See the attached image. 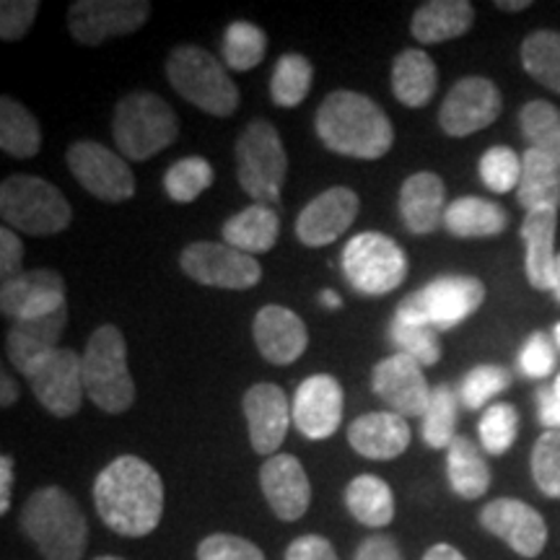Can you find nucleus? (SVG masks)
<instances>
[{"label": "nucleus", "instance_id": "1a4fd4ad", "mask_svg": "<svg viewBox=\"0 0 560 560\" xmlns=\"http://www.w3.org/2000/svg\"><path fill=\"white\" fill-rule=\"evenodd\" d=\"M408 270V252L380 231L355 234L342 249V272L348 283L363 296H384L400 289Z\"/></svg>", "mask_w": 560, "mask_h": 560}, {"label": "nucleus", "instance_id": "c756f323", "mask_svg": "<svg viewBox=\"0 0 560 560\" xmlns=\"http://www.w3.org/2000/svg\"><path fill=\"white\" fill-rule=\"evenodd\" d=\"M439 89L436 62L425 50H402L392 62V91L405 107L420 109L433 100Z\"/></svg>", "mask_w": 560, "mask_h": 560}, {"label": "nucleus", "instance_id": "4c0bfd02", "mask_svg": "<svg viewBox=\"0 0 560 560\" xmlns=\"http://www.w3.org/2000/svg\"><path fill=\"white\" fill-rule=\"evenodd\" d=\"M522 136L529 149L548 153L560 161V109L550 102L535 100L524 104L520 112Z\"/></svg>", "mask_w": 560, "mask_h": 560}, {"label": "nucleus", "instance_id": "20e7f679", "mask_svg": "<svg viewBox=\"0 0 560 560\" xmlns=\"http://www.w3.org/2000/svg\"><path fill=\"white\" fill-rule=\"evenodd\" d=\"M83 389L96 408L120 416L136 402V382L128 369V342L120 327L102 325L83 350Z\"/></svg>", "mask_w": 560, "mask_h": 560}, {"label": "nucleus", "instance_id": "e433bc0d", "mask_svg": "<svg viewBox=\"0 0 560 560\" xmlns=\"http://www.w3.org/2000/svg\"><path fill=\"white\" fill-rule=\"evenodd\" d=\"M314 83V68L312 62L299 52H285L283 58L276 62L270 79V96L278 107H299L301 102L310 96Z\"/></svg>", "mask_w": 560, "mask_h": 560}, {"label": "nucleus", "instance_id": "37998d69", "mask_svg": "<svg viewBox=\"0 0 560 560\" xmlns=\"http://www.w3.org/2000/svg\"><path fill=\"white\" fill-rule=\"evenodd\" d=\"M478 431L482 450L493 454V457H501V454H506L514 446L516 433H520V412H516L514 405L506 402L490 405L482 412Z\"/></svg>", "mask_w": 560, "mask_h": 560}, {"label": "nucleus", "instance_id": "ddd939ff", "mask_svg": "<svg viewBox=\"0 0 560 560\" xmlns=\"http://www.w3.org/2000/svg\"><path fill=\"white\" fill-rule=\"evenodd\" d=\"M151 16L145 0H79L68 9L70 37L96 47L112 37L136 34Z\"/></svg>", "mask_w": 560, "mask_h": 560}, {"label": "nucleus", "instance_id": "473e14b6", "mask_svg": "<svg viewBox=\"0 0 560 560\" xmlns=\"http://www.w3.org/2000/svg\"><path fill=\"white\" fill-rule=\"evenodd\" d=\"M446 478L459 499L475 501L488 493L493 475L480 446L467 436H457L446 450Z\"/></svg>", "mask_w": 560, "mask_h": 560}, {"label": "nucleus", "instance_id": "09e8293b", "mask_svg": "<svg viewBox=\"0 0 560 560\" xmlns=\"http://www.w3.org/2000/svg\"><path fill=\"white\" fill-rule=\"evenodd\" d=\"M37 0H3L0 3V39L19 42L37 19Z\"/></svg>", "mask_w": 560, "mask_h": 560}, {"label": "nucleus", "instance_id": "e2e57ef3", "mask_svg": "<svg viewBox=\"0 0 560 560\" xmlns=\"http://www.w3.org/2000/svg\"><path fill=\"white\" fill-rule=\"evenodd\" d=\"M552 389H556V395L560 397V374H558V380H556V384H552Z\"/></svg>", "mask_w": 560, "mask_h": 560}, {"label": "nucleus", "instance_id": "c9c22d12", "mask_svg": "<svg viewBox=\"0 0 560 560\" xmlns=\"http://www.w3.org/2000/svg\"><path fill=\"white\" fill-rule=\"evenodd\" d=\"M522 66L537 83L560 94V32H532L522 42Z\"/></svg>", "mask_w": 560, "mask_h": 560}, {"label": "nucleus", "instance_id": "0eeeda50", "mask_svg": "<svg viewBox=\"0 0 560 560\" xmlns=\"http://www.w3.org/2000/svg\"><path fill=\"white\" fill-rule=\"evenodd\" d=\"M166 79L185 102L213 117H229L240 107L242 96L226 68L208 50L182 45L166 60Z\"/></svg>", "mask_w": 560, "mask_h": 560}, {"label": "nucleus", "instance_id": "39448f33", "mask_svg": "<svg viewBox=\"0 0 560 560\" xmlns=\"http://www.w3.org/2000/svg\"><path fill=\"white\" fill-rule=\"evenodd\" d=\"M112 136L120 156L149 161L179 138V117L161 96L151 91H136L115 107Z\"/></svg>", "mask_w": 560, "mask_h": 560}, {"label": "nucleus", "instance_id": "6ab92c4d", "mask_svg": "<svg viewBox=\"0 0 560 560\" xmlns=\"http://www.w3.org/2000/svg\"><path fill=\"white\" fill-rule=\"evenodd\" d=\"M342 395L340 382L330 374H314L299 384L296 397L291 402L293 425L301 436L322 441L330 439L342 423Z\"/></svg>", "mask_w": 560, "mask_h": 560}, {"label": "nucleus", "instance_id": "13d9d810", "mask_svg": "<svg viewBox=\"0 0 560 560\" xmlns=\"http://www.w3.org/2000/svg\"><path fill=\"white\" fill-rule=\"evenodd\" d=\"M423 560H467L462 552L454 548V545H446V542H439L433 545V548L425 550Z\"/></svg>", "mask_w": 560, "mask_h": 560}, {"label": "nucleus", "instance_id": "4d7b16f0", "mask_svg": "<svg viewBox=\"0 0 560 560\" xmlns=\"http://www.w3.org/2000/svg\"><path fill=\"white\" fill-rule=\"evenodd\" d=\"M19 402V384L9 371L3 369V374H0V405L3 408H11V405Z\"/></svg>", "mask_w": 560, "mask_h": 560}, {"label": "nucleus", "instance_id": "7ed1b4c3", "mask_svg": "<svg viewBox=\"0 0 560 560\" xmlns=\"http://www.w3.org/2000/svg\"><path fill=\"white\" fill-rule=\"evenodd\" d=\"M19 522L45 560H81L86 552V514L68 490L58 486L34 490L21 509Z\"/></svg>", "mask_w": 560, "mask_h": 560}, {"label": "nucleus", "instance_id": "393cba45", "mask_svg": "<svg viewBox=\"0 0 560 560\" xmlns=\"http://www.w3.org/2000/svg\"><path fill=\"white\" fill-rule=\"evenodd\" d=\"M68 327V306H62L60 312L50 314V317L42 319H24L13 322V327L5 335V353L13 363V369L21 371L24 376H30V371L37 363L50 355L52 350H58L62 332Z\"/></svg>", "mask_w": 560, "mask_h": 560}, {"label": "nucleus", "instance_id": "3c124183", "mask_svg": "<svg viewBox=\"0 0 560 560\" xmlns=\"http://www.w3.org/2000/svg\"><path fill=\"white\" fill-rule=\"evenodd\" d=\"M24 242L19 240V234L9 226L0 229V280L9 283V280L19 278L24 272Z\"/></svg>", "mask_w": 560, "mask_h": 560}, {"label": "nucleus", "instance_id": "4be33fe9", "mask_svg": "<svg viewBox=\"0 0 560 560\" xmlns=\"http://www.w3.org/2000/svg\"><path fill=\"white\" fill-rule=\"evenodd\" d=\"M265 501L280 522H299L310 511L312 482L293 454H272L260 470Z\"/></svg>", "mask_w": 560, "mask_h": 560}, {"label": "nucleus", "instance_id": "ea45409f", "mask_svg": "<svg viewBox=\"0 0 560 560\" xmlns=\"http://www.w3.org/2000/svg\"><path fill=\"white\" fill-rule=\"evenodd\" d=\"M457 395L446 384H439L431 392L429 410L420 425V436L431 450H450L452 441L457 439Z\"/></svg>", "mask_w": 560, "mask_h": 560}, {"label": "nucleus", "instance_id": "f704fd0d", "mask_svg": "<svg viewBox=\"0 0 560 560\" xmlns=\"http://www.w3.org/2000/svg\"><path fill=\"white\" fill-rule=\"evenodd\" d=\"M0 149L13 159H32L42 149L37 117L11 96L0 100Z\"/></svg>", "mask_w": 560, "mask_h": 560}, {"label": "nucleus", "instance_id": "8fccbe9b", "mask_svg": "<svg viewBox=\"0 0 560 560\" xmlns=\"http://www.w3.org/2000/svg\"><path fill=\"white\" fill-rule=\"evenodd\" d=\"M520 369L524 376H532V380H545V376L552 374V369H556V350H552L548 335L535 332L524 342L520 353Z\"/></svg>", "mask_w": 560, "mask_h": 560}, {"label": "nucleus", "instance_id": "f257e3e1", "mask_svg": "<svg viewBox=\"0 0 560 560\" xmlns=\"http://www.w3.org/2000/svg\"><path fill=\"white\" fill-rule=\"evenodd\" d=\"M94 506L100 520L122 537H145L164 514V480L136 454L112 459L94 482Z\"/></svg>", "mask_w": 560, "mask_h": 560}, {"label": "nucleus", "instance_id": "5701e85b", "mask_svg": "<svg viewBox=\"0 0 560 560\" xmlns=\"http://www.w3.org/2000/svg\"><path fill=\"white\" fill-rule=\"evenodd\" d=\"M252 335H255V346L262 359L276 366H289L299 361L310 346V332H306L304 322L296 312L280 304H268L255 314Z\"/></svg>", "mask_w": 560, "mask_h": 560}, {"label": "nucleus", "instance_id": "cd10ccee", "mask_svg": "<svg viewBox=\"0 0 560 560\" xmlns=\"http://www.w3.org/2000/svg\"><path fill=\"white\" fill-rule=\"evenodd\" d=\"M475 5L467 0H431L412 13L410 32L420 45L457 39L472 30Z\"/></svg>", "mask_w": 560, "mask_h": 560}, {"label": "nucleus", "instance_id": "a211bd4d", "mask_svg": "<svg viewBox=\"0 0 560 560\" xmlns=\"http://www.w3.org/2000/svg\"><path fill=\"white\" fill-rule=\"evenodd\" d=\"M68 306L66 280L58 270H24L0 285V312L13 322L42 319Z\"/></svg>", "mask_w": 560, "mask_h": 560}, {"label": "nucleus", "instance_id": "bf43d9fd", "mask_svg": "<svg viewBox=\"0 0 560 560\" xmlns=\"http://www.w3.org/2000/svg\"><path fill=\"white\" fill-rule=\"evenodd\" d=\"M529 5H532L529 0H520V3H511V0H499V3H495V9L516 13V11H524V9H529Z\"/></svg>", "mask_w": 560, "mask_h": 560}, {"label": "nucleus", "instance_id": "052dcab7", "mask_svg": "<svg viewBox=\"0 0 560 560\" xmlns=\"http://www.w3.org/2000/svg\"><path fill=\"white\" fill-rule=\"evenodd\" d=\"M319 299H322V304L327 306V310H340V304H342L340 296L335 291H322Z\"/></svg>", "mask_w": 560, "mask_h": 560}, {"label": "nucleus", "instance_id": "a19ab883", "mask_svg": "<svg viewBox=\"0 0 560 560\" xmlns=\"http://www.w3.org/2000/svg\"><path fill=\"white\" fill-rule=\"evenodd\" d=\"M213 166L202 156H185L166 170L164 190L174 202H192L213 185Z\"/></svg>", "mask_w": 560, "mask_h": 560}, {"label": "nucleus", "instance_id": "72a5a7b5", "mask_svg": "<svg viewBox=\"0 0 560 560\" xmlns=\"http://www.w3.org/2000/svg\"><path fill=\"white\" fill-rule=\"evenodd\" d=\"M346 506L363 527L384 529L395 520V493L389 482L376 475H359L348 482Z\"/></svg>", "mask_w": 560, "mask_h": 560}, {"label": "nucleus", "instance_id": "c85d7f7f", "mask_svg": "<svg viewBox=\"0 0 560 560\" xmlns=\"http://www.w3.org/2000/svg\"><path fill=\"white\" fill-rule=\"evenodd\" d=\"M516 200L527 213L560 208V161L548 153L527 149L522 153V179Z\"/></svg>", "mask_w": 560, "mask_h": 560}, {"label": "nucleus", "instance_id": "79ce46f5", "mask_svg": "<svg viewBox=\"0 0 560 560\" xmlns=\"http://www.w3.org/2000/svg\"><path fill=\"white\" fill-rule=\"evenodd\" d=\"M389 338L392 346L397 348V353L410 355L420 366H436L441 359L439 332L433 327L423 325V322H408L395 317L389 325Z\"/></svg>", "mask_w": 560, "mask_h": 560}, {"label": "nucleus", "instance_id": "a18cd8bd", "mask_svg": "<svg viewBox=\"0 0 560 560\" xmlns=\"http://www.w3.org/2000/svg\"><path fill=\"white\" fill-rule=\"evenodd\" d=\"M532 478L548 499H560V431H545L532 450Z\"/></svg>", "mask_w": 560, "mask_h": 560}, {"label": "nucleus", "instance_id": "423d86ee", "mask_svg": "<svg viewBox=\"0 0 560 560\" xmlns=\"http://www.w3.org/2000/svg\"><path fill=\"white\" fill-rule=\"evenodd\" d=\"M0 215L5 226L30 236L60 234L73 221L66 195L34 174H11L0 185Z\"/></svg>", "mask_w": 560, "mask_h": 560}, {"label": "nucleus", "instance_id": "680f3d73", "mask_svg": "<svg viewBox=\"0 0 560 560\" xmlns=\"http://www.w3.org/2000/svg\"><path fill=\"white\" fill-rule=\"evenodd\" d=\"M552 293H556V299L560 301V255L556 260V278H552Z\"/></svg>", "mask_w": 560, "mask_h": 560}, {"label": "nucleus", "instance_id": "49530a36", "mask_svg": "<svg viewBox=\"0 0 560 560\" xmlns=\"http://www.w3.org/2000/svg\"><path fill=\"white\" fill-rule=\"evenodd\" d=\"M511 384L509 369L495 366V363H482V366H475L470 374L462 380L459 397L465 402V408L480 410L482 405H488L490 397H495Z\"/></svg>", "mask_w": 560, "mask_h": 560}, {"label": "nucleus", "instance_id": "9d476101", "mask_svg": "<svg viewBox=\"0 0 560 560\" xmlns=\"http://www.w3.org/2000/svg\"><path fill=\"white\" fill-rule=\"evenodd\" d=\"M486 301V285L475 276H444L431 280L423 289L412 291L397 306L395 317L408 322H423L436 332L452 330L472 317Z\"/></svg>", "mask_w": 560, "mask_h": 560}, {"label": "nucleus", "instance_id": "412c9836", "mask_svg": "<svg viewBox=\"0 0 560 560\" xmlns=\"http://www.w3.org/2000/svg\"><path fill=\"white\" fill-rule=\"evenodd\" d=\"M361 200L350 187H330L299 213L296 236L304 247H327L353 226Z\"/></svg>", "mask_w": 560, "mask_h": 560}, {"label": "nucleus", "instance_id": "dca6fc26", "mask_svg": "<svg viewBox=\"0 0 560 560\" xmlns=\"http://www.w3.org/2000/svg\"><path fill=\"white\" fill-rule=\"evenodd\" d=\"M371 389L389 405L392 412L402 418H423L433 392L425 382L423 366L405 353H395L376 363L371 371Z\"/></svg>", "mask_w": 560, "mask_h": 560}, {"label": "nucleus", "instance_id": "4468645a", "mask_svg": "<svg viewBox=\"0 0 560 560\" xmlns=\"http://www.w3.org/2000/svg\"><path fill=\"white\" fill-rule=\"evenodd\" d=\"M26 380L42 408L55 418H70L81 410L86 389H83V359L75 350H52L30 371Z\"/></svg>", "mask_w": 560, "mask_h": 560}, {"label": "nucleus", "instance_id": "864d4df0", "mask_svg": "<svg viewBox=\"0 0 560 560\" xmlns=\"http://www.w3.org/2000/svg\"><path fill=\"white\" fill-rule=\"evenodd\" d=\"M353 560H402L397 542L387 535H371L359 545Z\"/></svg>", "mask_w": 560, "mask_h": 560}, {"label": "nucleus", "instance_id": "aec40b11", "mask_svg": "<svg viewBox=\"0 0 560 560\" xmlns=\"http://www.w3.org/2000/svg\"><path fill=\"white\" fill-rule=\"evenodd\" d=\"M244 418H247L249 444L262 457H272L285 441L289 425L293 423L291 402L285 392L272 382L252 384L244 395Z\"/></svg>", "mask_w": 560, "mask_h": 560}, {"label": "nucleus", "instance_id": "9b49d317", "mask_svg": "<svg viewBox=\"0 0 560 560\" xmlns=\"http://www.w3.org/2000/svg\"><path fill=\"white\" fill-rule=\"evenodd\" d=\"M179 265L187 278L210 289L247 291L262 280L257 257L231 247L226 242H192L182 249Z\"/></svg>", "mask_w": 560, "mask_h": 560}, {"label": "nucleus", "instance_id": "6e6d98bb", "mask_svg": "<svg viewBox=\"0 0 560 560\" xmlns=\"http://www.w3.org/2000/svg\"><path fill=\"white\" fill-rule=\"evenodd\" d=\"M11 488H13V459L9 454H3V457H0V514H9Z\"/></svg>", "mask_w": 560, "mask_h": 560}, {"label": "nucleus", "instance_id": "2f4dec72", "mask_svg": "<svg viewBox=\"0 0 560 560\" xmlns=\"http://www.w3.org/2000/svg\"><path fill=\"white\" fill-rule=\"evenodd\" d=\"M444 226L457 240H488V236H499L506 231L509 213L499 202L465 195V198L450 202Z\"/></svg>", "mask_w": 560, "mask_h": 560}, {"label": "nucleus", "instance_id": "f3484780", "mask_svg": "<svg viewBox=\"0 0 560 560\" xmlns=\"http://www.w3.org/2000/svg\"><path fill=\"white\" fill-rule=\"evenodd\" d=\"M480 527L509 545L516 556L537 558L548 545V524L540 511L516 499H495L480 509Z\"/></svg>", "mask_w": 560, "mask_h": 560}, {"label": "nucleus", "instance_id": "b1692460", "mask_svg": "<svg viewBox=\"0 0 560 560\" xmlns=\"http://www.w3.org/2000/svg\"><path fill=\"white\" fill-rule=\"evenodd\" d=\"M348 444L366 459H397L410 446L408 418L392 410H376L348 425Z\"/></svg>", "mask_w": 560, "mask_h": 560}, {"label": "nucleus", "instance_id": "2eb2a0df", "mask_svg": "<svg viewBox=\"0 0 560 560\" xmlns=\"http://www.w3.org/2000/svg\"><path fill=\"white\" fill-rule=\"evenodd\" d=\"M503 109L501 91L490 79L467 75L457 81L439 109V125L446 136L467 138L499 120Z\"/></svg>", "mask_w": 560, "mask_h": 560}, {"label": "nucleus", "instance_id": "de8ad7c7", "mask_svg": "<svg viewBox=\"0 0 560 560\" xmlns=\"http://www.w3.org/2000/svg\"><path fill=\"white\" fill-rule=\"evenodd\" d=\"M198 560H265V552L240 535L215 532L198 545Z\"/></svg>", "mask_w": 560, "mask_h": 560}, {"label": "nucleus", "instance_id": "58836bf2", "mask_svg": "<svg viewBox=\"0 0 560 560\" xmlns=\"http://www.w3.org/2000/svg\"><path fill=\"white\" fill-rule=\"evenodd\" d=\"M265 50H268V37L260 26L249 24V21H234L223 32L221 52L231 70L244 73V70L257 68L265 58Z\"/></svg>", "mask_w": 560, "mask_h": 560}, {"label": "nucleus", "instance_id": "6e6552de", "mask_svg": "<svg viewBox=\"0 0 560 560\" xmlns=\"http://www.w3.org/2000/svg\"><path fill=\"white\" fill-rule=\"evenodd\" d=\"M289 156L276 125L268 120L249 122L236 140V177L242 190L255 202L276 206L283 192Z\"/></svg>", "mask_w": 560, "mask_h": 560}, {"label": "nucleus", "instance_id": "a878e982", "mask_svg": "<svg viewBox=\"0 0 560 560\" xmlns=\"http://www.w3.org/2000/svg\"><path fill=\"white\" fill-rule=\"evenodd\" d=\"M444 179L433 172H416L400 187V215L410 234L425 236L444 226L446 215Z\"/></svg>", "mask_w": 560, "mask_h": 560}, {"label": "nucleus", "instance_id": "603ef678", "mask_svg": "<svg viewBox=\"0 0 560 560\" xmlns=\"http://www.w3.org/2000/svg\"><path fill=\"white\" fill-rule=\"evenodd\" d=\"M285 560H338L332 542L322 535H301L289 545Z\"/></svg>", "mask_w": 560, "mask_h": 560}, {"label": "nucleus", "instance_id": "bb28decb", "mask_svg": "<svg viewBox=\"0 0 560 560\" xmlns=\"http://www.w3.org/2000/svg\"><path fill=\"white\" fill-rule=\"evenodd\" d=\"M556 231H558V210H537L527 213L522 223V242L527 249L524 257V272L532 289L552 291V278H556Z\"/></svg>", "mask_w": 560, "mask_h": 560}, {"label": "nucleus", "instance_id": "f8f14e48", "mask_svg": "<svg viewBox=\"0 0 560 560\" xmlns=\"http://www.w3.org/2000/svg\"><path fill=\"white\" fill-rule=\"evenodd\" d=\"M68 170L79 185L104 202H125L136 195V177L120 153L96 140H79L66 153Z\"/></svg>", "mask_w": 560, "mask_h": 560}, {"label": "nucleus", "instance_id": "c03bdc74", "mask_svg": "<svg viewBox=\"0 0 560 560\" xmlns=\"http://www.w3.org/2000/svg\"><path fill=\"white\" fill-rule=\"evenodd\" d=\"M480 179L495 195L516 190L522 179V156L509 145H493L480 159Z\"/></svg>", "mask_w": 560, "mask_h": 560}, {"label": "nucleus", "instance_id": "7c9ffc66", "mask_svg": "<svg viewBox=\"0 0 560 560\" xmlns=\"http://www.w3.org/2000/svg\"><path fill=\"white\" fill-rule=\"evenodd\" d=\"M280 234V219L276 208L265 202H252L244 210L223 223L221 236L223 242L236 247L240 252L257 257L276 247Z\"/></svg>", "mask_w": 560, "mask_h": 560}, {"label": "nucleus", "instance_id": "69168bd1", "mask_svg": "<svg viewBox=\"0 0 560 560\" xmlns=\"http://www.w3.org/2000/svg\"><path fill=\"white\" fill-rule=\"evenodd\" d=\"M552 335H556V342L560 346V322L556 325V332H552Z\"/></svg>", "mask_w": 560, "mask_h": 560}, {"label": "nucleus", "instance_id": "f03ea898", "mask_svg": "<svg viewBox=\"0 0 560 560\" xmlns=\"http://www.w3.org/2000/svg\"><path fill=\"white\" fill-rule=\"evenodd\" d=\"M317 136L338 156L376 161L395 143V128L374 100L350 89H338L322 102L314 120Z\"/></svg>", "mask_w": 560, "mask_h": 560}, {"label": "nucleus", "instance_id": "0e129e2a", "mask_svg": "<svg viewBox=\"0 0 560 560\" xmlns=\"http://www.w3.org/2000/svg\"><path fill=\"white\" fill-rule=\"evenodd\" d=\"M94 560H122V558H117V556H100V558H94Z\"/></svg>", "mask_w": 560, "mask_h": 560}, {"label": "nucleus", "instance_id": "5fc2aeb1", "mask_svg": "<svg viewBox=\"0 0 560 560\" xmlns=\"http://www.w3.org/2000/svg\"><path fill=\"white\" fill-rule=\"evenodd\" d=\"M537 400H540V423L548 431H560V397L552 387H542L537 392Z\"/></svg>", "mask_w": 560, "mask_h": 560}]
</instances>
